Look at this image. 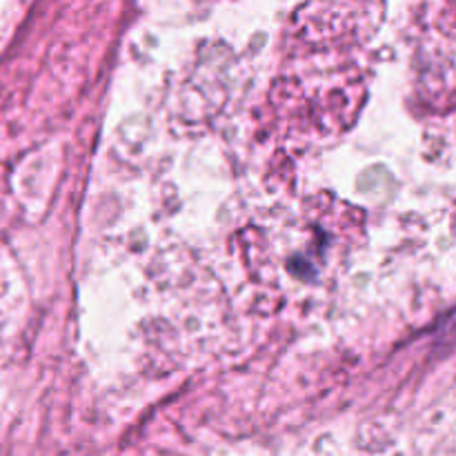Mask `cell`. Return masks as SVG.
<instances>
[{"instance_id": "1", "label": "cell", "mask_w": 456, "mask_h": 456, "mask_svg": "<svg viewBox=\"0 0 456 456\" xmlns=\"http://www.w3.org/2000/svg\"><path fill=\"white\" fill-rule=\"evenodd\" d=\"M444 328H445V334H448V337L456 338V310L448 316V321L444 323Z\"/></svg>"}]
</instances>
